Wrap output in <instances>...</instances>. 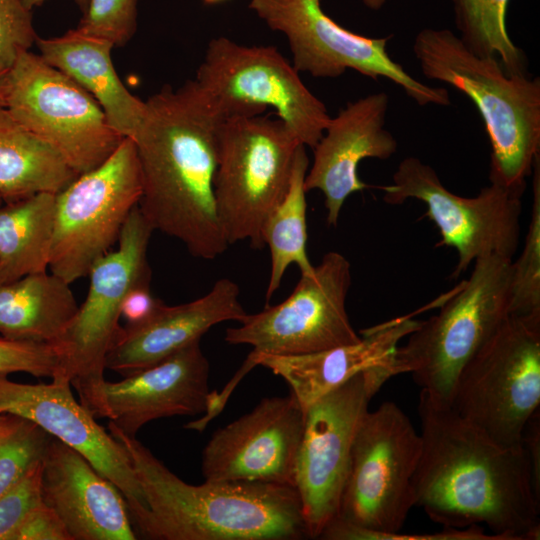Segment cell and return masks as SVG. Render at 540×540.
Listing matches in <instances>:
<instances>
[{
    "label": "cell",
    "instance_id": "ffe728a7",
    "mask_svg": "<svg viewBox=\"0 0 540 540\" xmlns=\"http://www.w3.org/2000/svg\"><path fill=\"white\" fill-rule=\"evenodd\" d=\"M388 95L381 91L350 102L330 118L323 136L313 148L312 166L307 171L306 192L324 195L329 225L336 226L346 199L368 187L358 176L363 159L385 160L397 151V140L385 128Z\"/></svg>",
    "mask_w": 540,
    "mask_h": 540
},
{
    "label": "cell",
    "instance_id": "1f68e13d",
    "mask_svg": "<svg viewBox=\"0 0 540 540\" xmlns=\"http://www.w3.org/2000/svg\"><path fill=\"white\" fill-rule=\"evenodd\" d=\"M77 28L115 47L125 45L137 28V0H89Z\"/></svg>",
    "mask_w": 540,
    "mask_h": 540
},
{
    "label": "cell",
    "instance_id": "f546056e",
    "mask_svg": "<svg viewBox=\"0 0 540 540\" xmlns=\"http://www.w3.org/2000/svg\"><path fill=\"white\" fill-rule=\"evenodd\" d=\"M532 175L531 219L522 252L511 263L508 315L540 322V155Z\"/></svg>",
    "mask_w": 540,
    "mask_h": 540
},
{
    "label": "cell",
    "instance_id": "6da1fadb",
    "mask_svg": "<svg viewBox=\"0 0 540 540\" xmlns=\"http://www.w3.org/2000/svg\"><path fill=\"white\" fill-rule=\"evenodd\" d=\"M414 506L443 527L485 525L502 540H538L540 498L524 445L504 446L421 390Z\"/></svg>",
    "mask_w": 540,
    "mask_h": 540
},
{
    "label": "cell",
    "instance_id": "ac0fdd59",
    "mask_svg": "<svg viewBox=\"0 0 540 540\" xmlns=\"http://www.w3.org/2000/svg\"><path fill=\"white\" fill-rule=\"evenodd\" d=\"M305 411L290 393L263 398L249 413L216 430L202 453L205 481L294 487Z\"/></svg>",
    "mask_w": 540,
    "mask_h": 540
},
{
    "label": "cell",
    "instance_id": "d6a6232c",
    "mask_svg": "<svg viewBox=\"0 0 540 540\" xmlns=\"http://www.w3.org/2000/svg\"><path fill=\"white\" fill-rule=\"evenodd\" d=\"M42 460L34 464L14 485L0 495V540H11L28 513L43 501Z\"/></svg>",
    "mask_w": 540,
    "mask_h": 540
},
{
    "label": "cell",
    "instance_id": "2e32d148",
    "mask_svg": "<svg viewBox=\"0 0 540 540\" xmlns=\"http://www.w3.org/2000/svg\"><path fill=\"white\" fill-rule=\"evenodd\" d=\"M153 229L138 205L129 214L115 251L92 266L84 302L53 347L58 368L55 377L75 388L104 378L105 358L120 328L121 305L135 285L150 283L147 250Z\"/></svg>",
    "mask_w": 540,
    "mask_h": 540
},
{
    "label": "cell",
    "instance_id": "f6af8a7d",
    "mask_svg": "<svg viewBox=\"0 0 540 540\" xmlns=\"http://www.w3.org/2000/svg\"><path fill=\"white\" fill-rule=\"evenodd\" d=\"M1 412H2V411H1V409H0V413H1Z\"/></svg>",
    "mask_w": 540,
    "mask_h": 540
},
{
    "label": "cell",
    "instance_id": "9c48e42d",
    "mask_svg": "<svg viewBox=\"0 0 540 540\" xmlns=\"http://www.w3.org/2000/svg\"><path fill=\"white\" fill-rule=\"evenodd\" d=\"M141 194L136 146L124 137L107 160L78 175L55 195L51 273L69 284L87 276L118 242Z\"/></svg>",
    "mask_w": 540,
    "mask_h": 540
},
{
    "label": "cell",
    "instance_id": "f35d334b",
    "mask_svg": "<svg viewBox=\"0 0 540 540\" xmlns=\"http://www.w3.org/2000/svg\"><path fill=\"white\" fill-rule=\"evenodd\" d=\"M523 445L531 464L532 484L540 498V413L539 409L529 418L523 431Z\"/></svg>",
    "mask_w": 540,
    "mask_h": 540
},
{
    "label": "cell",
    "instance_id": "f1b7e54d",
    "mask_svg": "<svg viewBox=\"0 0 540 540\" xmlns=\"http://www.w3.org/2000/svg\"><path fill=\"white\" fill-rule=\"evenodd\" d=\"M508 1L452 0L454 21L459 38L472 53L497 58L509 75H525L527 57L507 31Z\"/></svg>",
    "mask_w": 540,
    "mask_h": 540
},
{
    "label": "cell",
    "instance_id": "52a82bcc",
    "mask_svg": "<svg viewBox=\"0 0 540 540\" xmlns=\"http://www.w3.org/2000/svg\"><path fill=\"white\" fill-rule=\"evenodd\" d=\"M540 404V322L512 316L461 371L451 407L504 446L523 445Z\"/></svg>",
    "mask_w": 540,
    "mask_h": 540
},
{
    "label": "cell",
    "instance_id": "5b68a950",
    "mask_svg": "<svg viewBox=\"0 0 540 540\" xmlns=\"http://www.w3.org/2000/svg\"><path fill=\"white\" fill-rule=\"evenodd\" d=\"M512 260L478 258L469 278L440 298V311L397 346L391 376L411 373L422 391L450 406L461 371L508 316Z\"/></svg>",
    "mask_w": 540,
    "mask_h": 540
},
{
    "label": "cell",
    "instance_id": "7c38bea8",
    "mask_svg": "<svg viewBox=\"0 0 540 540\" xmlns=\"http://www.w3.org/2000/svg\"><path fill=\"white\" fill-rule=\"evenodd\" d=\"M525 188L490 182L475 197H463L447 189L430 165L413 156L403 159L392 183L381 187L388 204L399 205L408 199L426 204L425 216L441 236L438 245L452 247L458 254L453 279L478 258H513L519 246Z\"/></svg>",
    "mask_w": 540,
    "mask_h": 540
},
{
    "label": "cell",
    "instance_id": "7bdbcfd3",
    "mask_svg": "<svg viewBox=\"0 0 540 540\" xmlns=\"http://www.w3.org/2000/svg\"><path fill=\"white\" fill-rule=\"evenodd\" d=\"M223 1H225V0H203V2L208 4V5L218 4V3H221Z\"/></svg>",
    "mask_w": 540,
    "mask_h": 540
},
{
    "label": "cell",
    "instance_id": "8fae6325",
    "mask_svg": "<svg viewBox=\"0 0 540 540\" xmlns=\"http://www.w3.org/2000/svg\"><path fill=\"white\" fill-rule=\"evenodd\" d=\"M5 108L78 175L101 165L124 138L87 91L29 50L10 67Z\"/></svg>",
    "mask_w": 540,
    "mask_h": 540
},
{
    "label": "cell",
    "instance_id": "44dd1931",
    "mask_svg": "<svg viewBox=\"0 0 540 540\" xmlns=\"http://www.w3.org/2000/svg\"><path fill=\"white\" fill-rule=\"evenodd\" d=\"M412 316L404 315L364 329L360 341L352 344L300 355H248L222 391L217 392L216 399L226 404L242 378L254 367L263 366L289 385L305 411L353 376L388 364L399 342L419 327L421 321Z\"/></svg>",
    "mask_w": 540,
    "mask_h": 540
},
{
    "label": "cell",
    "instance_id": "ab89813d",
    "mask_svg": "<svg viewBox=\"0 0 540 540\" xmlns=\"http://www.w3.org/2000/svg\"><path fill=\"white\" fill-rule=\"evenodd\" d=\"M9 70L10 66L0 58V107H5V92Z\"/></svg>",
    "mask_w": 540,
    "mask_h": 540
},
{
    "label": "cell",
    "instance_id": "4316f807",
    "mask_svg": "<svg viewBox=\"0 0 540 540\" xmlns=\"http://www.w3.org/2000/svg\"><path fill=\"white\" fill-rule=\"evenodd\" d=\"M55 195L39 193L0 207V284L49 267Z\"/></svg>",
    "mask_w": 540,
    "mask_h": 540
},
{
    "label": "cell",
    "instance_id": "ee69618b",
    "mask_svg": "<svg viewBox=\"0 0 540 540\" xmlns=\"http://www.w3.org/2000/svg\"><path fill=\"white\" fill-rule=\"evenodd\" d=\"M2 204H3V201H2V199L0 197V207L2 206Z\"/></svg>",
    "mask_w": 540,
    "mask_h": 540
},
{
    "label": "cell",
    "instance_id": "836d02e7",
    "mask_svg": "<svg viewBox=\"0 0 540 540\" xmlns=\"http://www.w3.org/2000/svg\"><path fill=\"white\" fill-rule=\"evenodd\" d=\"M326 540H502L495 534H487L479 525L466 528L443 527L435 533L403 534L376 533L345 522L339 518L331 521L321 534Z\"/></svg>",
    "mask_w": 540,
    "mask_h": 540
},
{
    "label": "cell",
    "instance_id": "e0dca14e",
    "mask_svg": "<svg viewBox=\"0 0 540 540\" xmlns=\"http://www.w3.org/2000/svg\"><path fill=\"white\" fill-rule=\"evenodd\" d=\"M209 372L208 359L196 341L121 381L103 378L76 390L94 418H108L135 437L152 420L205 413L211 392Z\"/></svg>",
    "mask_w": 540,
    "mask_h": 540
},
{
    "label": "cell",
    "instance_id": "74e56055",
    "mask_svg": "<svg viewBox=\"0 0 540 540\" xmlns=\"http://www.w3.org/2000/svg\"><path fill=\"white\" fill-rule=\"evenodd\" d=\"M164 305L152 294L150 283H140L126 293L120 318L125 320V326H137L150 320Z\"/></svg>",
    "mask_w": 540,
    "mask_h": 540
},
{
    "label": "cell",
    "instance_id": "8992f818",
    "mask_svg": "<svg viewBox=\"0 0 540 540\" xmlns=\"http://www.w3.org/2000/svg\"><path fill=\"white\" fill-rule=\"evenodd\" d=\"M302 145L280 119L227 118L220 131L214 179L216 208L230 244L263 248V225L285 196Z\"/></svg>",
    "mask_w": 540,
    "mask_h": 540
},
{
    "label": "cell",
    "instance_id": "e575fe53",
    "mask_svg": "<svg viewBox=\"0 0 540 540\" xmlns=\"http://www.w3.org/2000/svg\"><path fill=\"white\" fill-rule=\"evenodd\" d=\"M31 10L26 0H0V58L10 67L38 37Z\"/></svg>",
    "mask_w": 540,
    "mask_h": 540
},
{
    "label": "cell",
    "instance_id": "cb8c5ba5",
    "mask_svg": "<svg viewBox=\"0 0 540 540\" xmlns=\"http://www.w3.org/2000/svg\"><path fill=\"white\" fill-rule=\"evenodd\" d=\"M39 55L85 91L101 106L110 125L123 137L132 138L141 125L145 101L129 92L111 58L110 41L79 28L53 38L37 37Z\"/></svg>",
    "mask_w": 540,
    "mask_h": 540
},
{
    "label": "cell",
    "instance_id": "484cf974",
    "mask_svg": "<svg viewBox=\"0 0 540 540\" xmlns=\"http://www.w3.org/2000/svg\"><path fill=\"white\" fill-rule=\"evenodd\" d=\"M78 174L50 145L0 107V197L16 202L39 193L57 194Z\"/></svg>",
    "mask_w": 540,
    "mask_h": 540
},
{
    "label": "cell",
    "instance_id": "30bf717a",
    "mask_svg": "<svg viewBox=\"0 0 540 540\" xmlns=\"http://www.w3.org/2000/svg\"><path fill=\"white\" fill-rule=\"evenodd\" d=\"M422 439L404 411L383 402L357 428L337 518L376 533L401 531L414 507Z\"/></svg>",
    "mask_w": 540,
    "mask_h": 540
},
{
    "label": "cell",
    "instance_id": "d6986e66",
    "mask_svg": "<svg viewBox=\"0 0 540 540\" xmlns=\"http://www.w3.org/2000/svg\"><path fill=\"white\" fill-rule=\"evenodd\" d=\"M69 380L24 384L0 375V409L31 420L70 446L122 492L128 509L145 506L127 449L77 402Z\"/></svg>",
    "mask_w": 540,
    "mask_h": 540
},
{
    "label": "cell",
    "instance_id": "8d00e7d4",
    "mask_svg": "<svg viewBox=\"0 0 540 540\" xmlns=\"http://www.w3.org/2000/svg\"><path fill=\"white\" fill-rule=\"evenodd\" d=\"M11 540H72L56 512L43 501L33 508Z\"/></svg>",
    "mask_w": 540,
    "mask_h": 540
},
{
    "label": "cell",
    "instance_id": "d590c367",
    "mask_svg": "<svg viewBox=\"0 0 540 540\" xmlns=\"http://www.w3.org/2000/svg\"><path fill=\"white\" fill-rule=\"evenodd\" d=\"M57 368V356L50 344L0 338V375L26 372L52 378Z\"/></svg>",
    "mask_w": 540,
    "mask_h": 540
},
{
    "label": "cell",
    "instance_id": "4dcf8cb0",
    "mask_svg": "<svg viewBox=\"0 0 540 540\" xmlns=\"http://www.w3.org/2000/svg\"><path fill=\"white\" fill-rule=\"evenodd\" d=\"M52 437L27 418L0 413V495L43 459Z\"/></svg>",
    "mask_w": 540,
    "mask_h": 540
},
{
    "label": "cell",
    "instance_id": "603a6c76",
    "mask_svg": "<svg viewBox=\"0 0 540 540\" xmlns=\"http://www.w3.org/2000/svg\"><path fill=\"white\" fill-rule=\"evenodd\" d=\"M238 284L215 282L202 297L177 306L166 304L147 322L120 326L105 358V369L126 377L153 366L201 337L213 326L241 322L247 315Z\"/></svg>",
    "mask_w": 540,
    "mask_h": 540
},
{
    "label": "cell",
    "instance_id": "5bb4252c",
    "mask_svg": "<svg viewBox=\"0 0 540 540\" xmlns=\"http://www.w3.org/2000/svg\"><path fill=\"white\" fill-rule=\"evenodd\" d=\"M385 366L361 372L305 410L295 466L296 488L310 538L338 516L351 450L371 398L390 379Z\"/></svg>",
    "mask_w": 540,
    "mask_h": 540
},
{
    "label": "cell",
    "instance_id": "9a60e30c",
    "mask_svg": "<svg viewBox=\"0 0 540 540\" xmlns=\"http://www.w3.org/2000/svg\"><path fill=\"white\" fill-rule=\"evenodd\" d=\"M351 265L339 252L326 253L314 272L301 275L292 293L277 305L247 314L228 328L225 341L247 344L249 355H300L360 341L346 311Z\"/></svg>",
    "mask_w": 540,
    "mask_h": 540
},
{
    "label": "cell",
    "instance_id": "7402d4cb",
    "mask_svg": "<svg viewBox=\"0 0 540 540\" xmlns=\"http://www.w3.org/2000/svg\"><path fill=\"white\" fill-rule=\"evenodd\" d=\"M41 496L72 540H135L122 492L79 452L52 437L42 460Z\"/></svg>",
    "mask_w": 540,
    "mask_h": 540
},
{
    "label": "cell",
    "instance_id": "ba28073f",
    "mask_svg": "<svg viewBox=\"0 0 540 540\" xmlns=\"http://www.w3.org/2000/svg\"><path fill=\"white\" fill-rule=\"evenodd\" d=\"M226 118L276 110L300 144L314 148L330 120L325 104L274 46H248L225 36L213 38L194 79Z\"/></svg>",
    "mask_w": 540,
    "mask_h": 540
},
{
    "label": "cell",
    "instance_id": "d4e9b609",
    "mask_svg": "<svg viewBox=\"0 0 540 540\" xmlns=\"http://www.w3.org/2000/svg\"><path fill=\"white\" fill-rule=\"evenodd\" d=\"M69 285L46 271L0 284L2 337L50 345L56 342L79 307Z\"/></svg>",
    "mask_w": 540,
    "mask_h": 540
},
{
    "label": "cell",
    "instance_id": "4fadbf2b",
    "mask_svg": "<svg viewBox=\"0 0 540 540\" xmlns=\"http://www.w3.org/2000/svg\"><path fill=\"white\" fill-rule=\"evenodd\" d=\"M249 8L285 35L298 72L337 78L353 69L372 79H389L421 106L450 104L446 88L423 84L389 56V36L370 38L344 28L324 12L321 0H249Z\"/></svg>",
    "mask_w": 540,
    "mask_h": 540
},
{
    "label": "cell",
    "instance_id": "b9f144b4",
    "mask_svg": "<svg viewBox=\"0 0 540 540\" xmlns=\"http://www.w3.org/2000/svg\"><path fill=\"white\" fill-rule=\"evenodd\" d=\"M365 6L372 10L380 9L388 0H361Z\"/></svg>",
    "mask_w": 540,
    "mask_h": 540
},
{
    "label": "cell",
    "instance_id": "277c9868",
    "mask_svg": "<svg viewBox=\"0 0 540 540\" xmlns=\"http://www.w3.org/2000/svg\"><path fill=\"white\" fill-rule=\"evenodd\" d=\"M413 52L423 75L475 104L491 143L490 182L526 186L540 155V78L509 75L497 58L472 53L449 29H422Z\"/></svg>",
    "mask_w": 540,
    "mask_h": 540
},
{
    "label": "cell",
    "instance_id": "83f0119b",
    "mask_svg": "<svg viewBox=\"0 0 540 540\" xmlns=\"http://www.w3.org/2000/svg\"><path fill=\"white\" fill-rule=\"evenodd\" d=\"M309 167L306 147L297 149L288 190L267 217L261 230V239L271 256L266 300L269 301L280 287L283 276L291 264H296L301 275L314 272L306 251V190L305 177Z\"/></svg>",
    "mask_w": 540,
    "mask_h": 540
},
{
    "label": "cell",
    "instance_id": "60d3db41",
    "mask_svg": "<svg viewBox=\"0 0 540 540\" xmlns=\"http://www.w3.org/2000/svg\"><path fill=\"white\" fill-rule=\"evenodd\" d=\"M46 0H26L28 6L32 9L35 6H39L44 3ZM78 7L81 9L82 13L86 10L89 0H73Z\"/></svg>",
    "mask_w": 540,
    "mask_h": 540
},
{
    "label": "cell",
    "instance_id": "7a4b0ae2",
    "mask_svg": "<svg viewBox=\"0 0 540 540\" xmlns=\"http://www.w3.org/2000/svg\"><path fill=\"white\" fill-rule=\"evenodd\" d=\"M145 103L131 138L142 176L139 210L153 231L180 240L194 257L212 260L229 246L214 194L227 118L194 79L176 89L165 85Z\"/></svg>",
    "mask_w": 540,
    "mask_h": 540
},
{
    "label": "cell",
    "instance_id": "3957f363",
    "mask_svg": "<svg viewBox=\"0 0 540 540\" xmlns=\"http://www.w3.org/2000/svg\"><path fill=\"white\" fill-rule=\"evenodd\" d=\"M128 451L145 506L129 510L133 529L152 540L310 538L295 487L246 481L184 482L135 437L112 422Z\"/></svg>",
    "mask_w": 540,
    "mask_h": 540
}]
</instances>
